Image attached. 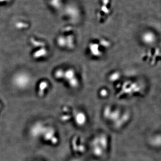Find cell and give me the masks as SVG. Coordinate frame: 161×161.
Segmentation results:
<instances>
[{
  "label": "cell",
  "instance_id": "3",
  "mask_svg": "<svg viewBox=\"0 0 161 161\" xmlns=\"http://www.w3.org/2000/svg\"><path fill=\"white\" fill-rule=\"evenodd\" d=\"M86 117L84 113L82 112H76L75 115V122L79 126H82L86 122Z\"/></svg>",
  "mask_w": 161,
  "mask_h": 161
},
{
  "label": "cell",
  "instance_id": "2",
  "mask_svg": "<svg viewBox=\"0 0 161 161\" xmlns=\"http://www.w3.org/2000/svg\"><path fill=\"white\" fill-rule=\"evenodd\" d=\"M16 80L18 87L21 89H26L31 83V77L28 74L21 73L17 76Z\"/></svg>",
  "mask_w": 161,
  "mask_h": 161
},
{
  "label": "cell",
  "instance_id": "1",
  "mask_svg": "<svg viewBox=\"0 0 161 161\" xmlns=\"http://www.w3.org/2000/svg\"><path fill=\"white\" fill-rule=\"evenodd\" d=\"M55 76L59 79H65L70 87L71 88H76L79 86V82L75 71L72 69H67L63 71L62 69H59L56 71Z\"/></svg>",
  "mask_w": 161,
  "mask_h": 161
}]
</instances>
